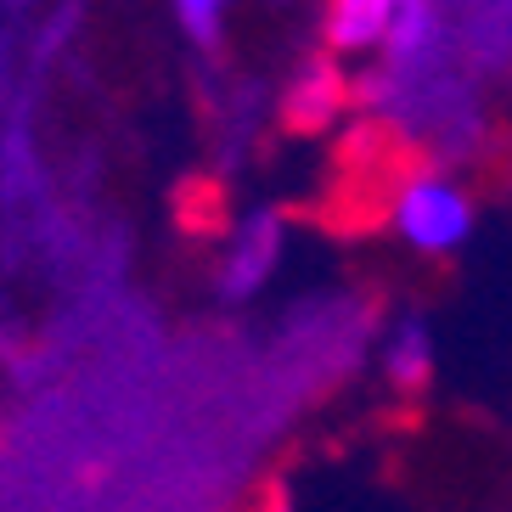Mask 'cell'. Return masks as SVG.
<instances>
[{"label":"cell","mask_w":512,"mask_h":512,"mask_svg":"<svg viewBox=\"0 0 512 512\" xmlns=\"http://www.w3.org/2000/svg\"><path fill=\"white\" fill-rule=\"evenodd\" d=\"M394 220L406 231V242H417L422 254H445L467 237V197L445 181H411L394 203Z\"/></svg>","instance_id":"cell-1"}]
</instances>
